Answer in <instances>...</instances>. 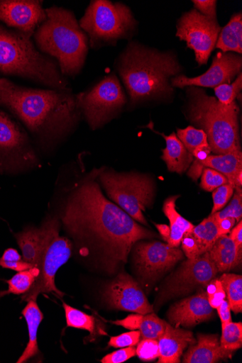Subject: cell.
<instances>
[{
  "mask_svg": "<svg viewBox=\"0 0 242 363\" xmlns=\"http://www.w3.org/2000/svg\"><path fill=\"white\" fill-rule=\"evenodd\" d=\"M41 250L38 269L40 275L31 289L21 296V301H37L40 294L55 293L62 298L64 293L55 283L60 268L71 258L73 243L67 237L60 236L61 223L57 216H48L41 227Z\"/></svg>",
  "mask_w": 242,
  "mask_h": 363,
  "instance_id": "8",
  "label": "cell"
},
{
  "mask_svg": "<svg viewBox=\"0 0 242 363\" xmlns=\"http://www.w3.org/2000/svg\"><path fill=\"white\" fill-rule=\"evenodd\" d=\"M165 140L166 147L163 150L162 160L169 172L182 174L194 161L193 155L187 150L175 133L167 136L160 134Z\"/></svg>",
  "mask_w": 242,
  "mask_h": 363,
  "instance_id": "22",
  "label": "cell"
},
{
  "mask_svg": "<svg viewBox=\"0 0 242 363\" xmlns=\"http://www.w3.org/2000/svg\"><path fill=\"white\" fill-rule=\"evenodd\" d=\"M180 195L170 196L164 202L163 211L170 221V234L167 244L170 247H180L184 236L192 232L194 225L182 217L176 209Z\"/></svg>",
  "mask_w": 242,
  "mask_h": 363,
  "instance_id": "24",
  "label": "cell"
},
{
  "mask_svg": "<svg viewBox=\"0 0 242 363\" xmlns=\"http://www.w3.org/2000/svg\"><path fill=\"white\" fill-rule=\"evenodd\" d=\"M226 292L231 311L235 314L242 312V277L224 274L219 278Z\"/></svg>",
  "mask_w": 242,
  "mask_h": 363,
  "instance_id": "29",
  "label": "cell"
},
{
  "mask_svg": "<svg viewBox=\"0 0 242 363\" xmlns=\"http://www.w3.org/2000/svg\"><path fill=\"white\" fill-rule=\"evenodd\" d=\"M201 177L200 187L207 191H213L216 188L229 184L225 176L212 169H204Z\"/></svg>",
  "mask_w": 242,
  "mask_h": 363,
  "instance_id": "37",
  "label": "cell"
},
{
  "mask_svg": "<svg viewBox=\"0 0 242 363\" xmlns=\"http://www.w3.org/2000/svg\"><path fill=\"white\" fill-rule=\"evenodd\" d=\"M63 308L67 327L86 330L90 333V336L87 339L90 337L93 339L98 334L97 320L94 316L72 308L65 303H63Z\"/></svg>",
  "mask_w": 242,
  "mask_h": 363,
  "instance_id": "30",
  "label": "cell"
},
{
  "mask_svg": "<svg viewBox=\"0 0 242 363\" xmlns=\"http://www.w3.org/2000/svg\"><path fill=\"white\" fill-rule=\"evenodd\" d=\"M97 179L113 203L136 222L148 225L143 212L153 205L155 196L154 183L150 177L102 167L98 169Z\"/></svg>",
  "mask_w": 242,
  "mask_h": 363,
  "instance_id": "9",
  "label": "cell"
},
{
  "mask_svg": "<svg viewBox=\"0 0 242 363\" xmlns=\"http://www.w3.org/2000/svg\"><path fill=\"white\" fill-rule=\"evenodd\" d=\"M192 234L199 243L202 255L209 252L221 237L217 221L213 215L204 219L197 226H194Z\"/></svg>",
  "mask_w": 242,
  "mask_h": 363,
  "instance_id": "28",
  "label": "cell"
},
{
  "mask_svg": "<svg viewBox=\"0 0 242 363\" xmlns=\"http://www.w3.org/2000/svg\"><path fill=\"white\" fill-rule=\"evenodd\" d=\"M216 310L222 324H226L232 321L231 307L227 300L224 301Z\"/></svg>",
  "mask_w": 242,
  "mask_h": 363,
  "instance_id": "48",
  "label": "cell"
},
{
  "mask_svg": "<svg viewBox=\"0 0 242 363\" xmlns=\"http://www.w3.org/2000/svg\"><path fill=\"white\" fill-rule=\"evenodd\" d=\"M229 236L236 244L238 248L242 250V221L240 220L237 225L232 228Z\"/></svg>",
  "mask_w": 242,
  "mask_h": 363,
  "instance_id": "49",
  "label": "cell"
},
{
  "mask_svg": "<svg viewBox=\"0 0 242 363\" xmlns=\"http://www.w3.org/2000/svg\"><path fill=\"white\" fill-rule=\"evenodd\" d=\"M207 253L219 273L229 272L241 263L242 250L227 235L220 237Z\"/></svg>",
  "mask_w": 242,
  "mask_h": 363,
  "instance_id": "23",
  "label": "cell"
},
{
  "mask_svg": "<svg viewBox=\"0 0 242 363\" xmlns=\"http://www.w3.org/2000/svg\"><path fill=\"white\" fill-rule=\"evenodd\" d=\"M216 220L226 218H233L236 223L241 220L242 217V190L241 188L234 189L232 200L226 208L212 214Z\"/></svg>",
  "mask_w": 242,
  "mask_h": 363,
  "instance_id": "36",
  "label": "cell"
},
{
  "mask_svg": "<svg viewBox=\"0 0 242 363\" xmlns=\"http://www.w3.org/2000/svg\"><path fill=\"white\" fill-rule=\"evenodd\" d=\"M82 118L93 130L115 118L127 104L126 93L115 74L104 77L89 89L76 94Z\"/></svg>",
  "mask_w": 242,
  "mask_h": 363,
  "instance_id": "11",
  "label": "cell"
},
{
  "mask_svg": "<svg viewBox=\"0 0 242 363\" xmlns=\"http://www.w3.org/2000/svg\"><path fill=\"white\" fill-rule=\"evenodd\" d=\"M22 314L28 325L29 341L25 351L18 359V363L26 362L40 352L38 343V332L44 318L37 301H34L28 302V305L23 309Z\"/></svg>",
  "mask_w": 242,
  "mask_h": 363,
  "instance_id": "25",
  "label": "cell"
},
{
  "mask_svg": "<svg viewBox=\"0 0 242 363\" xmlns=\"http://www.w3.org/2000/svg\"><path fill=\"white\" fill-rule=\"evenodd\" d=\"M169 324L176 328H193L209 321L214 316V309L207 300L204 288L186 299L172 305L167 314Z\"/></svg>",
  "mask_w": 242,
  "mask_h": 363,
  "instance_id": "18",
  "label": "cell"
},
{
  "mask_svg": "<svg viewBox=\"0 0 242 363\" xmlns=\"http://www.w3.org/2000/svg\"><path fill=\"white\" fill-rule=\"evenodd\" d=\"M234 188L229 184L222 185L213 191L214 207L211 214L222 210L231 200Z\"/></svg>",
  "mask_w": 242,
  "mask_h": 363,
  "instance_id": "40",
  "label": "cell"
},
{
  "mask_svg": "<svg viewBox=\"0 0 242 363\" xmlns=\"http://www.w3.org/2000/svg\"><path fill=\"white\" fill-rule=\"evenodd\" d=\"M0 108L25 127L40 154L52 156L82 118L72 90L36 89L0 79Z\"/></svg>",
  "mask_w": 242,
  "mask_h": 363,
  "instance_id": "2",
  "label": "cell"
},
{
  "mask_svg": "<svg viewBox=\"0 0 242 363\" xmlns=\"http://www.w3.org/2000/svg\"><path fill=\"white\" fill-rule=\"evenodd\" d=\"M23 259L22 256L18 253V252L13 248H9L6 250L3 255L1 259H0V262H18Z\"/></svg>",
  "mask_w": 242,
  "mask_h": 363,
  "instance_id": "50",
  "label": "cell"
},
{
  "mask_svg": "<svg viewBox=\"0 0 242 363\" xmlns=\"http://www.w3.org/2000/svg\"><path fill=\"white\" fill-rule=\"evenodd\" d=\"M98 169L61 184L57 216L77 255L114 275L122 269L134 245L158 238L104 195Z\"/></svg>",
  "mask_w": 242,
  "mask_h": 363,
  "instance_id": "1",
  "label": "cell"
},
{
  "mask_svg": "<svg viewBox=\"0 0 242 363\" xmlns=\"http://www.w3.org/2000/svg\"><path fill=\"white\" fill-rule=\"evenodd\" d=\"M136 348L135 347H123L104 357L101 362L102 363H121L136 356Z\"/></svg>",
  "mask_w": 242,
  "mask_h": 363,
  "instance_id": "43",
  "label": "cell"
},
{
  "mask_svg": "<svg viewBox=\"0 0 242 363\" xmlns=\"http://www.w3.org/2000/svg\"><path fill=\"white\" fill-rule=\"evenodd\" d=\"M207 300L210 306L216 310L226 298V292L219 279L214 278L206 287Z\"/></svg>",
  "mask_w": 242,
  "mask_h": 363,
  "instance_id": "38",
  "label": "cell"
},
{
  "mask_svg": "<svg viewBox=\"0 0 242 363\" xmlns=\"http://www.w3.org/2000/svg\"><path fill=\"white\" fill-rule=\"evenodd\" d=\"M0 73L48 89L72 90L57 62L40 52L31 38L0 23Z\"/></svg>",
  "mask_w": 242,
  "mask_h": 363,
  "instance_id": "5",
  "label": "cell"
},
{
  "mask_svg": "<svg viewBox=\"0 0 242 363\" xmlns=\"http://www.w3.org/2000/svg\"><path fill=\"white\" fill-rule=\"evenodd\" d=\"M46 18L40 0H0V22L31 39Z\"/></svg>",
  "mask_w": 242,
  "mask_h": 363,
  "instance_id": "16",
  "label": "cell"
},
{
  "mask_svg": "<svg viewBox=\"0 0 242 363\" xmlns=\"http://www.w3.org/2000/svg\"><path fill=\"white\" fill-rule=\"evenodd\" d=\"M241 55L221 52L214 57L211 68L204 74L194 78L177 76L171 79V85L177 88L197 86L214 89L224 84H231L241 73Z\"/></svg>",
  "mask_w": 242,
  "mask_h": 363,
  "instance_id": "17",
  "label": "cell"
},
{
  "mask_svg": "<svg viewBox=\"0 0 242 363\" xmlns=\"http://www.w3.org/2000/svg\"><path fill=\"white\" fill-rule=\"evenodd\" d=\"M197 342L184 354L185 363H216L232 357L234 352L224 350L217 335L197 334Z\"/></svg>",
  "mask_w": 242,
  "mask_h": 363,
  "instance_id": "21",
  "label": "cell"
},
{
  "mask_svg": "<svg viewBox=\"0 0 242 363\" xmlns=\"http://www.w3.org/2000/svg\"><path fill=\"white\" fill-rule=\"evenodd\" d=\"M143 316V315L141 314L131 315L123 320H118L111 323L133 331V330H137L138 327H139Z\"/></svg>",
  "mask_w": 242,
  "mask_h": 363,
  "instance_id": "45",
  "label": "cell"
},
{
  "mask_svg": "<svg viewBox=\"0 0 242 363\" xmlns=\"http://www.w3.org/2000/svg\"><path fill=\"white\" fill-rule=\"evenodd\" d=\"M167 324L165 320L160 319L154 313H152L143 315L137 330L141 332V340H158L165 333Z\"/></svg>",
  "mask_w": 242,
  "mask_h": 363,
  "instance_id": "33",
  "label": "cell"
},
{
  "mask_svg": "<svg viewBox=\"0 0 242 363\" xmlns=\"http://www.w3.org/2000/svg\"><path fill=\"white\" fill-rule=\"evenodd\" d=\"M218 273L207 252L187 259L165 279L155 302L156 310L172 299L186 296L199 288L205 289Z\"/></svg>",
  "mask_w": 242,
  "mask_h": 363,
  "instance_id": "12",
  "label": "cell"
},
{
  "mask_svg": "<svg viewBox=\"0 0 242 363\" xmlns=\"http://www.w3.org/2000/svg\"><path fill=\"white\" fill-rule=\"evenodd\" d=\"M216 221L221 237L229 235L236 223L233 218H226Z\"/></svg>",
  "mask_w": 242,
  "mask_h": 363,
  "instance_id": "47",
  "label": "cell"
},
{
  "mask_svg": "<svg viewBox=\"0 0 242 363\" xmlns=\"http://www.w3.org/2000/svg\"><path fill=\"white\" fill-rule=\"evenodd\" d=\"M141 340V334L139 330H133L130 333L122 334L117 337L111 338L109 345L114 348H123L127 347H135Z\"/></svg>",
  "mask_w": 242,
  "mask_h": 363,
  "instance_id": "41",
  "label": "cell"
},
{
  "mask_svg": "<svg viewBox=\"0 0 242 363\" xmlns=\"http://www.w3.org/2000/svg\"><path fill=\"white\" fill-rule=\"evenodd\" d=\"M195 10L203 16L214 20L216 18V1L214 0H194L192 1Z\"/></svg>",
  "mask_w": 242,
  "mask_h": 363,
  "instance_id": "44",
  "label": "cell"
},
{
  "mask_svg": "<svg viewBox=\"0 0 242 363\" xmlns=\"http://www.w3.org/2000/svg\"><path fill=\"white\" fill-rule=\"evenodd\" d=\"M134 268L143 289L149 293L156 282L184 258L179 247L160 242H138L133 247Z\"/></svg>",
  "mask_w": 242,
  "mask_h": 363,
  "instance_id": "13",
  "label": "cell"
},
{
  "mask_svg": "<svg viewBox=\"0 0 242 363\" xmlns=\"http://www.w3.org/2000/svg\"><path fill=\"white\" fill-rule=\"evenodd\" d=\"M192 230L184 236L181 242L182 251L187 259H194L202 255L199 243L192 234Z\"/></svg>",
  "mask_w": 242,
  "mask_h": 363,
  "instance_id": "42",
  "label": "cell"
},
{
  "mask_svg": "<svg viewBox=\"0 0 242 363\" xmlns=\"http://www.w3.org/2000/svg\"><path fill=\"white\" fill-rule=\"evenodd\" d=\"M39 275L40 270L35 267L18 272L12 279L7 281L9 289L0 292V296L9 294H24L31 289Z\"/></svg>",
  "mask_w": 242,
  "mask_h": 363,
  "instance_id": "31",
  "label": "cell"
},
{
  "mask_svg": "<svg viewBox=\"0 0 242 363\" xmlns=\"http://www.w3.org/2000/svg\"><path fill=\"white\" fill-rule=\"evenodd\" d=\"M177 137L192 155L198 149L210 147L205 132L192 125L178 129Z\"/></svg>",
  "mask_w": 242,
  "mask_h": 363,
  "instance_id": "32",
  "label": "cell"
},
{
  "mask_svg": "<svg viewBox=\"0 0 242 363\" xmlns=\"http://www.w3.org/2000/svg\"><path fill=\"white\" fill-rule=\"evenodd\" d=\"M221 347L227 351L235 352L242 347V323L230 322L222 324L220 341Z\"/></svg>",
  "mask_w": 242,
  "mask_h": 363,
  "instance_id": "34",
  "label": "cell"
},
{
  "mask_svg": "<svg viewBox=\"0 0 242 363\" xmlns=\"http://www.w3.org/2000/svg\"><path fill=\"white\" fill-rule=\"evenodd\" d=\"M103 296L112 309L141 315L154 313L140 284L123 271L106 286Z\"/></svg>",
  "mask_w": 242,
  "mask_h": 363,
  "instance_id": "15",
  "label": "cell"
},
{
  "mask_svg": "<svg viewBox=\"0 0 242 363\" xmlns=\"http://www.w3.org/2000/svg\"><path fill=\"white\" fill-rule=\"evenodd\" d=\"M0 267L11 269L13 271H16L17 272H21L23 271H26L28 269H31L33 268L31 264L25 262L23 259L18 262H0Z\"/></svg>",
  "mask_w": 242,
  "mask_h": 363,
  "instance_id": "46",
  "label": "cell"
},
{
  "mask_svg": "<svg viewBox=\"0 0 242 363\" xmlns=\"http://www.w3.org/2000/svg\"><path fill=\"white\" fill-rule=\"evenodd\" d=\"M41 228L26 227L22 232L16 234L15 238L22 252L23 259L33 267H38L41 250Z\"/></svg>",
  "mask_w": 242,
  "mask_h": 363,
  "instance_id": "26",
  "label": "cell"
},
{
  "mask_svg": "<svg viewBox=\"0 0 242 363\" xmlns=\"http://www.w3.org/2000/svg\"><path fill=\"white\" fill-rule=\"evenodd\" d=\"M158 342V363H180L184 351L197 341L192 332L167 323L165 333Z\"/></svg>",
  "mask_w": 242,
  "mask_h": 363,
  "instance_id": "20",
  "label": "cell"
},
{
  "mask_svg": "<svg viewBox=\"0 0 242 363\" xmlns=\"http://www.w3.org/2000/svg\"><path fill=\"white\" fill-rule=\"evenodd\" d=\"M221 30L217 20L207 18L194 9L180 19L177 36L194 50L196 60L201 65L209 60Z\"/></svg>",
  "mask_w": 242,
  "mask_h": 363,
  "instance_id": "14",
  "label": "cell"
},
{
  "mask_svg": "<svg viewBox=\"0 0 242 363\" xmlns=\"http://www.w3.org/2000/svg\"><path fill=\"white\" fill-rule=\"evenodd\" d=\"M79 23L93 49L116 46L119 40H130L137 23L127 6L108 0L92 1Z\"/></svg>",
  "mask_w": 242,
  "mask_h": 363,
  "instance_id": "7",
  "label": "cell"
},
{
  "mask_svg": "<svg viewBox=\"0 0 242 363\" xmlns=\"http://www.w3.org/2000/svg\"><path fill=\"white\" fill-rule=\"evenodd\" d=\"M42 164L41 155L26 128L0 109V174H23Z\"/></svg>",
  "mask_w": 242,
  "mask_h": 363,
  "instance_id": "10",
  "label": "cell"
},
{
  "mask_svg": "<svg viewBox=\"0 0 242 363\" xmlns=\"http://www.w3.org/2000/svg\"><path fill=\"white\" fill-rule=\"evenodd\" d=\"M136 355L142 361L150 362L159 357V345L158 340L152 339L141 340L137 345Z\"/></svg>",
  "mask_w": 242,
  "mask_h": 363,
  "instance_id": "39",
  "label": "cell"
},
{
  "mask_svg": "<svg viewBox=\"0 0 242 363\" xmlns=\"http://www.w3.org/2000/svg\"><path fill=\"white\" fill-rule=\"evenodd\" d=\"M158 230L160 235L165 242H167L170 238V227L165 224H155Z\"/></svg>",
  "mask_w": 242,
  "mask_h": 363,
  "instance_id": "51",
  "label": "cell"
},
{
  "mask_svg": "<svg viewBox=\"0 0 242 363\" xmlns=\"http://www.w3.org/2000/svg\"><path fill=\"white\" fill-rule=\"evenodd\" d=\"M46 20L32 38L38 50L54 59L61 74L75 78L84 68L89 51V39L75 13L53 6L45 9Z\"/></svg>",
  "mask_w": 242,
  "mask_h": 363,
  "instance_id": "4",
  "label": "cell"
},
{
  "mask_svg": "<svg viewBox=\"0 0 242 363\" xmlns=\"http://www.w3.org/2000/svg\"><path fill=\"white\" fill-rule=\"evenodd\" d=\"M129 97V104H137L170 96L174 93L171 79L177 77L182 67L177 57L130 43L115 63Z\"/></svg>",
  "mask_w": 242,
  "mask_h": 363,
  "instance_id": "3",
  "label": "cell"
},
{
  "mask_svg": "<svg viewBox=\"0 0 242 363\" xmlns=\"http://www.w3.org/2000/svg\"><path fill=\"white\" fill-rule=\"evenodd\" d=\"M242 89V74L240 73L231 84H224L214 88L216 99L224 106L235 103V99Z\"/></svg>",
  "mask_w": 242,
  "mask_h": 363,
  "instance_id": "35",
  "label": "cell"
},
{
  "mask_svg": "<svg viewBox=\"0 0 242 363\" xmlns=\"http://www.w3.org/2000/svg\"><path fill=\"white\" fill-rule=\"evenodd\" d=\"M216 48L222 52H242V15H233L228 24L220 32Z\"/></svg>",
  "mask_w": 242,
  "mask_h": 363,
  "instance_id": "27",
  "label": "cell"
},
{
  "mask_svg": "<svg viewBox=\"0 0 242 363\" xmlns=\"http://www.w3.org/2000/svg\"><path fill=\"white\" fill-rule=\"evenodd\" d=\"M205 168L212 169L225 176L229 184L233 187L236 177L242 173L241 151L223 155H210L203 161H193L188 176L197 181Z\"/></svg>",
  "mask_w": 242,
  "mask_h": 363,
  "instance_id": "19",
  "label": "cell"
},
{
  "mask_svg": "<svg viewBox=\"0 0 242 363\" xmlns=\"http://www.w3.org/2000/svg\"><path fill=\"white\" fill-rule=\"evenodd\" d=\"M187 94L188 118L205 132L211 152L223 155L241 151L238 108L236 103L224 106L216 97L197 86H188Z\"/></svg>",
  "mask_w": 242,
  "mask_h": 363,
  "instance_id": "6",
  "label": "cell"
}]
</instances>
